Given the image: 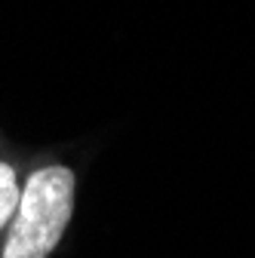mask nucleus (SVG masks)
Segmentation results:
<instances>
[{"mask_svg": "<svg viewBox=\"0 0 255 258\" xmlns=\"http://www.w3.org/2000/svg\"><path fill=\"white\" fill-rule=\"evenodd\" d=\"M74 169L52 163L31 172L10 218L4 258H49L74 215Z\"/></svg>", "mask_w": 255, "mask_h": 258, "instance_id": "obj_1", "label": "nucleus"}, {"mask_svg": "<svg viewBox=\"0 0 255 258\" xmlns=\"http://www.w3.org/2000/svg\"><path fill=\"white\" fill-rule=\"evenodd\" d=\"M19 194H22V184H19L16 169L0 160V231L10 224V218L19 206Z\"/></svg>", "mask_w": 255, "mask_h": 258, "instance_id": "obj_2", "label": "nucleus"}]
</instances>
